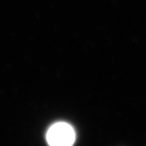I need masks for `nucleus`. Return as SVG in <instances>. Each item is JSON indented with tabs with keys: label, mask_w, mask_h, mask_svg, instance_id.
<instances>
[{
	"label": "nucleus",
	"mask_w": 146,
	"mask_h": 146,
	"mask_svg": "<svg viewBox=\"0 0 146 146\" xmlns=\"http://www.w3.org/2000/svg\"><path fill=\"white\" fill-rule=\"evenodd\" d=\"M46 141L53 146H69L74 143L76 135L70 124L66 122H56L48 128Z\"/></svg>",
	"instance_id": "f257e3e1"
}]
</instances>
